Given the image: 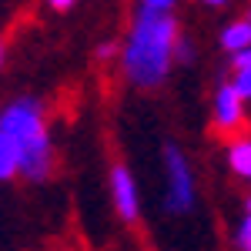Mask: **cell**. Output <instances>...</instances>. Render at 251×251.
<instances>
[{"instance_id":"obj_1","label":"cell","mask_w":251,"mask_h":251,"mask_svg":"<svg viewBox=\"0 0 251 251\" xmlns=\"http://www.w3.org/2000/svg\"><path fill=\"white\" fill-rule=\"evenodd\" d=\"M177 37L181 34H177V20L171 17V10L141 7L121 47V74L127 77V84H134L141 91L161 87L171 74Z\"/></svg>"},{"instance_id":"obj_2","label":"cell","mask_w":251,"mask_h":251,"mask_svg":"<svg viewBox=\"0 0 251 251\" xmlns=\"http://www.w3.org/2000/svg\"><path fill=\"white\" fill-rule=\"evenodd\" d=\"M0 131L7 134L14 154H17V174L30 184H40L54 174V141L44 107L34 97H17L0 111Z\"/></svg>"},{"instance_id":"obj_3","label":"cell","mask_w":251,"mask_h":251,"mask_svg":"<svg viewBox=\"0 0 251 251\" xmlns=\"http://www.w3.org/2000/svg\"><path fill=\"white\" fill-rule=\"evenodd\" d=\"M198 204V177L188 154L177 144H164V191H161V208L171 218H184Z\"/></svg>"},{"instance_id":"obj_4","label":"cell","mask_w":251,"mask_h":251,"mask_svg":"<svg viewBox=\"0 0 251 251\" xmlns=\"http://www.w3.org/2000/svg\"><path fill=\"white\" fill-rule=\"evenodd\" d=\"M211 121L218 134H241L245 124H248V114H245V97L234 91V84H221L214 91L211 100Z\"/></svg>"},{"instance_id":"obj_5","label":"cell","mask_w":251,"mask_h":251,"mask_svg":"<svg viewBox=\"0 0 251 251\" xmlns=\"http://www.w3.org/2000/svg\"><path fill=\"white\" fill-rule=\"evenodd\" d=\"M107 184H111V201H114L117 218L127 221V225H134L137 218H141V184H137L134 171L127 164H114Z\"/></svg>"},{"instance_id":"obj_6","label":"cell","mask_w":251,"mask_h":251,"mask_svg":"<svg viewBox=\"0 0 251 251\" xmlns=\"http://www.w3.org/2000/svg\"><path fill=\"white\" fill-rule=\"evenodd\" d=\"M225 161H228V171L234 177L251 181V137H231L228 151H225Z\"/></svg>"},{"instance_id":"obj_7","label":"cell","mask_w":251,"mask_h":251,"mask_svg":"<svg viewBox=\"0 0 251 251\" xmlns=\"http://www.w3.org/2000/svg\"><path fill=\"white\" fill-rule=\"evenodd\" d=\"M221 47H225L228 54H238V50L251 47V17L228 24V27L221 30Z\"/></svg>"},{"instance_id":"obj_8","label":"cell","mask_w":251,"mask_h":251,"mask_svg":"<svg viewBox=\"0 0 251 251\" xmlns=\"http://www.w3.org/2000/svg\"><path fill=\"white\" fill-rule=\"evenodd\" d=\"M234 57V91L245 97V100H251V47H245V50H238V54H231Z\"/></svg>"},{"instance_id":"obj_9","label":"cell","mask_w":251,"mask_h":251,"mask_svg":"<svg viewBox=\"0 0 251 251\" xmlns=\"http://www.w3.org/2000/svg\"><path fill=\"white\" fill-rule=\"evenodd\" d=\"M14 177H17V154H14L7 134L0 131V184H7V181H14Z\"/></svg>"},{"instance_id":"obj_10","label":"cell","mask_w":251,"mask_h":251,"mask_svg":"<svg viewBox=\"0 0 251 251\" xmlns=\"http://www.w3.org/2000/svg\"><path fill=\"white\" fill-rule=\"evenodd\" d=\"M238 241H251V198L245 201V214H241V221L234 228V245Z\"/></svg>"},{"instance_id":"obj_11","label":"cell","mask_w":251,"mask_h":251,"mask_svg":"<svg viewBox=\"0 0 251 251\" xmlns=\"http://www.w3.org/2000/svg\"><path fill=\"white\" fill-rule=\"evenodd\" d=\"M144 7H154V10H171L174 7V0H141Z\"/></svg>"},{"instance_id":"obj_12","label":"cell","mask_w":251,"mask_h":251,"mask_svg":"<svg viewBox=\"0 0 251 251\" xmlns=\"http://www.w3.org/2000/svg\"><path fill=\"white\" fill-rule=\"evenodd\" d=\"M97 57H114V44H104V47H97Z\"/></svg>"},{"instance_id":"obj_13","label":"cell","mask_w":251,"mask_h":251,"mask_svg":"<svg viewBox=\"0 0 251 251\" xmlns=\"http://www.w3.org/2000/svg\"><path fill=\"white\" fill-rule=\"evenodd\" d=\"M54 10H67V7H74V0H47Z\"/></svg>"},{"instance_id":"obj_14","label":"cell","mask_w":251,"mask_h":251,"mask_svg":"<svg viewBox=\"0 0 251 251\" xmlns=\"http://www.w3.org/2000/svg\"><path fill=\"white\" fill-rule=\"evenodd\" d=\"M234 248H238V251H251V241H238Z\"/></svg>"},{"instance_id":"obj_15","label":"cell","mask_w":251,"mask_h":251,"mask_svg":"<svg viewBox=\"0 0 251 251\" xmlns=\"http://www.w3.org/2000/svg\"><path fill=\"white\" fill-rule=\"evenodd\" d=\"M204 3H211V7H221V3H228V0H204Z\"/></svg>"},{"instance_id":"obj_16","label":"cell","mask_w":251,"mask_h":251,"mask_svg":"<svg viewBox=\"0 0 251 251\" xmlns=\"http://www.w3.org/2000/svg\"><path fill=\"white\" fill-rule=\"evenodd\" d=\"M0 64H3V44H0Z\"/></svg>"}]
</instances>
